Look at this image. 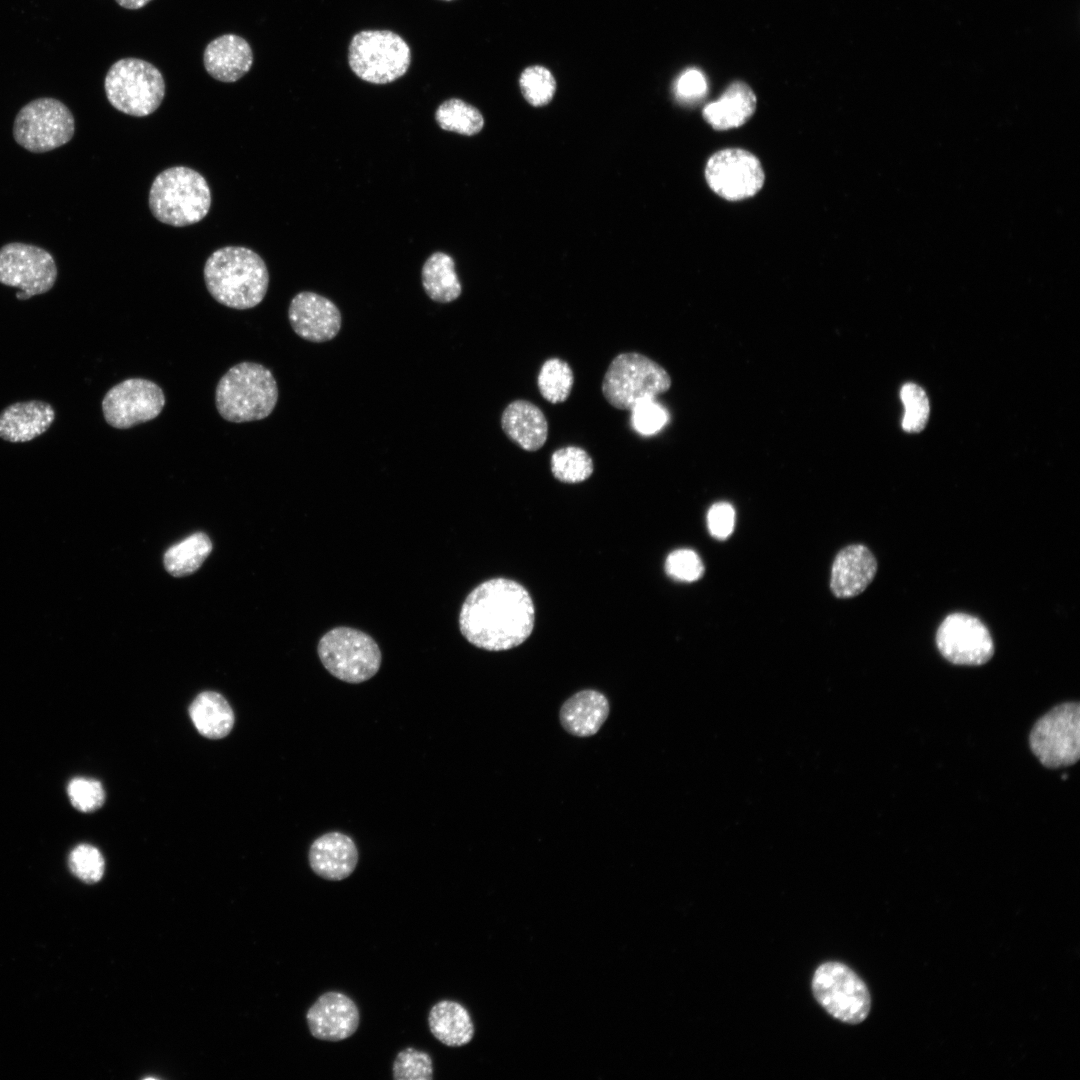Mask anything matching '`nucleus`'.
<instances>
[{
  "label": "nucleus",
  "instance_id": "obj_26",
  "mask_svg": "<svg viewBox=\"0 0 1080 1080\" xmlns=\"http://www.w3.org/2000/svg\"><path fill=\"white\" fill-rule=\"evenodd\" d=\"M189 715L197 731L209 739L225 737L234 725V713L230 704L214 691L197 695L190 704Z\"/></svg>",
  "mask_w": 1080,
  "mask_h": 1080
},
{
  "label": "nucleus",
  "instance_id": "obj_36",
  "mask_svg": "<svg viewBox=\"0 0 1080 1080\" xmlns=\"http://www.w3.org/2000/svg\"><path fill=\"white\" fill-rule=\"evenodd\" d=\"M630 412L631 426L642 436L656 434L669 420L667 410L656 399L640 401L631 408Z\"/></svg>",
  "mask_w": 1080,
  "mask_h": 1080
},
{
  "label": "nucleus",
  "instance_id": "obj_34",
  "mask_svg": "<svg viewBox=\"0 0 1080 1080\" xmlns=\"http://www.w3.org/2000/svg\"><path fill=\"white\" fill-rule=\"evenodd\" d=\"M69 869L74 876L87 884L101 880L105 863L101 852L90 844H80L70 853Z\"/></svg>",
  "mask_w": 1080,
  "mask_h": 1080
},
{
  "label": "nucleus",
  "instance_id": "obj_27",
  "mask_svg": "<svg viewBox=\"0 0 1080 1080\" xmlns=\"http://www.w3.org/2000/svg\"><path fill=\"white\" fill-rule=\"evenodd\" d=\"M421 277L424 291L435 302H452L462 292L455 262L446 253L435 252L430 255L422 267Z\"/></svg>",
  "mask_w": 1080,
  "mask_h": 1080
},
{
  "label": "nucleus",
  "instance_id": "obj_22",
  "mask_svg": "<svg viewBox=\"0 0 1080 1080\" xmlns=\"http://www.w3.org/2000/svg\"><path fill=\"white\" fill-rule=\"evenodd\" d=\"M505 435L526 451L539 450L548 436V423L539 407L527 400L509 403L501 416Z\"/></svg>",
  "mask_w": 1080,
  "mask_h": 1080
},
{
  "label": "nucleus",
  "instance_id": "obj_12",
  "mask_svg": "<svg viewBox=\"0 0 1080 1080\" xmlns=\"http://www.w3.org/2000/svg\"><path fill=\"white\" fill-rule=\"evenodd\" d=\"M56 278V263L45 249L20 242L0 248V283L18 288L17 299L27 300L48 292Z\"/></svg>",
  "mask_w": 1080,
  "mask_h": 1080
},
{
  "label": "nucleus",
  "instance_id": "obj_33",
  "mask_svg": "<svg viewBox=\"0 0 1080 1080\" xmlns=\"http://www.w3.org/2000/svg\"><path fill=\"white\" fill-rule=\"evenodd\" d=\"M900 398L905 407L902 427L907 432H920L929 418V401L925 391L914 383L904 384Z\"/></svg>",
  "mask_w": 1080,
  "mask_h": 1080
},
{
  "label": "nucleus",
  "instance_id": "obj_30",
  "mask_svg": "<svg viewBox=\"0 0 1080 1080\" xmlns=\"http://www.w3.org/2000/svg\"><path fill=\"white\" fill-rule=\"evenodd\" d=\"M574 384V374L567 362L559 358L546 360L540 368L537 385L542 397L552 404L564 402Z\"/></svg>",
  "mask_w": 1080,
  "mask_h": 1080
},
{
  "label": "nucleus",
  "instance_id": "obj_1",
  "mask_svg": "<svg viewBox=\"0 0 1080 1080\" xmlns=\"http://www.w3.org/2000/svg\"><path fill=\"white\" fill-rule=\"evenodd\" d=\"M534 605L528 591L506 578L475 587L459 614L462 635L474 646L502 651L522 644L534 626Z\"/></svg>",
  "mask_w": 1080,
  "mask_h": 1080
},
{
  "label": "nucleus",
  "instance_id": "obj_7",
  "mask_svg": "<svg viewBox=\"0 0 1080 1080\" xmlns=\"http://www.w3.org/2000/svg\"><path fill=\"white\" fill-rule=\"evenodd\" d=\"M104 88L115 109L135 117L152 114L165 95L161 72L151 63L137 58H123L112 64Z\"/></svg>",
  "mask_w": 1080,
  "mask_h": 1080
},
{
  "label": "nucleus",
  "instance_id": "obj_14",
  "mask_svg": "<svg viewBox=\"0 0 1080 1080\" xmlns=\"http://www.w3.org/2000/svg\"><path fill=\"white\" fill-rule=\"evenodd\" d=\"M164 406L163 390L144 378H129L116 384L102 400L105 421L117 429L132 428L155 419Z\"/></svg>",
  "mask_w": 1080,
  "mask_h": 1080
},
{
  "label": "nucleus",
  "instance_id": "obj_21",
  "mask_svg": "<svg viewBox=\"0 0 1080 1080\" xmlns=\"http://www.w3.org/2000/svg\"><path fill=\"white\" fill-rule=\"evenodd\" d=\"M54 419L55 410L47 402L13 403L0 413V438L12 443L28 442L46 432Z\"/></svg>",
  "mask_w": 1080,
  "mask_h": 1080
},
{
  "label": "nucleus",
  "instance_id": "obj_15",
  "mask_svg": "<svg viewBox=\"0 0 1080 1080\" xmlns=\"http://www.w3.org/2000/svg\"><path fill=\"white\" fill-rule=\"evenodd\" d=\"M936 644L941 655L952 664L977 666L994 654V643L986 625L977 617L956 612L939 625Z\"/></svg>",
  "mask_w": 1080,
  "mask_h": 1080
},
{
  "label": "nucleus",
  "instance_id": "obj_13",
  "mask_svg": "<svg viewBox=\"0 0 1080 1080\" xmlns=\"http://www.w3.org/2000/svg\"><path fill=\"white\" fill-rule=\"evenodd\" d=\"M705 179L718 196L728 201H738L750 198L762 189L765 173L760 160L751 152L726 148L708 159Z\"/></svg>",
  "mask_w": 1080,
  "mask_h": 1080
},
{
  "label": "nucleus",
  "instance_id": "obj_41",
  "mask_svg": "<svg viewBox=\"0 0 1080 1080\" xmlns=\"http://www.w3.org/2000/svg\"><path fill=\"white\" fill-rule=\"evenodd\" d=\"M120 6L126 9H140L144 7L151 0H115Z\"/></svg>",
  "mask_w": 1080,
  "mask_h": 1080
},
{
  "label": "nucleus",
  "instance_id": "obj_39",
  "mask_svg": "<svg viewBox=\"0 0 1080 1080\" xmlns=\"http://www.w3.org/2000/svg\"><path fill=\"white\" fill-rule=\"evenodd\" d=\"M707 525L713 537L719 540L728 538L735 525V510L732 505L726 502L712 505L707 514Z\"/></svg>",
  "mask_w": 1080,
  "mask_h": 1080
},
{
  "label": "nucleus",
  "instance_id": "obj_37",
  "mask_svg": "<svg viewBox=\"0 0 1080 1080\" xmlns=\"http://www.w3.org/2000/svg\"><path fill=\"white\" fill-rule=\"evenodd\" d=\"M67 794L73 807L85 813L99 809L105 801L101 783L90 778L72 779L68 784Z\"/></svg>",
  "mask_w": 1080,
  "mask_h": 1080
},
{
  "label": "nucleus",
  "instance_id": "obj_17",
  "mask_svg": "<svg viewBox=\"0 0 1080 1080\" xmlns=\"http://www.w3.org/2000/svg\"><path fill=\"white\" fill-rule=\"evenodd\" d=\"M306 1020L313 1037L337 1042L356 1032L360 1014L350 997L341 992L329 991L322 994L309 1008Z\"/></svg>",
  "mask_w": 1080,
  "mask_h": 1080
},
{
  "label": "nucleus",
  "instance_id": "obj_32",
  "mask_svg": "<svg viewBox=\"0 0 1080 1080\" xmlns=\"http://www.w3.org/2000/svg\"><path fill=\"white\" fill-rule=\"evenodd\" d=\"M521 92L532 106L547 105L556 91V81L546 67L533 65L525 68L519 78Z\"/></svg>",
  "mask_w": 1080,
  "mask_h": 1080
},
{
  "label": "nucleus",
  "instance_id": "obj_19",
  "mask_svg": "<svg viewBox=\"0 0 1080 1080\" xmlns=\"http://www.w3.org/2000/svg\"><path fill=\"white\" fill-rule=\"evenodd\" d=\"M358 849L351 837L333 831L316 838L308 852L309 865L319 877L340 881L349 877L358 864Z\"/></svg>",
  "mask_w": 1080,
  "mask_h": 1080
},
{
  "label": "nucleus",
  "instance_id": "obj_5",
  "mask_svg": "<svg viewBox=\"0 0 1080 1080\" xmlns=\"http://www.w3.org/2000/svg\"><path fill=\"white\" fill-rule=\"evenodd\" d=\"M671 386L668 372L645 355L627 352L617 355L602 381L607 402L620 410H631L640 401L656 399Z\"/></svg>",
  "mask_w": 1080,
  "mask_h": 1080
},
{
  "label": "nucleus",
  "instance_id": "obj_8",
  "mask_svg": "<svg viewBox=\"0 0 1080 1080\" xmlns=\"http://www.w3.org/2000/svg\"><path fill=\"white\" fill-rule=\"evenodd\" d=\"M318 656L325 669L337 679L358 684L380 669L382 654L367 633L351 627H335L319 640Z\"/></svg>",
  "mask_w": 1080,
  "mask_h": 1080
},
{
  "label": "nucleus",
  "instance_id": "obj_20",
  "mask_svg": "<svg viewBox=\"0 0 1080 1080\" xmlns=\"http://www.w3.org/2000/svg\"><path fill=\"white\" fill-rule=\"evenodd\" d=\"M203 62L206 71L221 82H235L251 68L253 53L248 42L234 34L212 40L205 48Z\"/></svg>",
  "mask_w": 1080,
  "mask_h": 1080
},
{
  "label": "nucleus",
  "instance_id": "obj_3",
  "mask_svg": "<svg viewBox=\"0 0 1080 1080\" xmlns=\"http://www.w3.org/2000/svg\"><path fill=\"white\" fill-rule=\"evenodd\" d=\"M278 394L272 372L259 363L245 361L232 366L220 378L215 404L220 416L229 422L258 421L272 413Z\"/></svg>",
  "mask_w": 1080,
  "mask_h": 1080
},
{
  "label": "nucleus",
  "instance_id": "obj_2",
  "mask_svg": "<svg viewBox=\"0 0 1080 1080\" xmlns=\"http://www.w3.org/2000/svg\"><path fill=\"white\" fill-rule=\"evenodd\" d=\"M203 274L211 296L233 309L257 306L268 290L267 266L247 247L226 246L214 251L206 260Z\"/></svg>",
  "mask_w": 1080,
  "mask_h": 1080
},
{
  "label": "nucleus",
  "instance_id": "obj_18",
  "mask_svg": "<svg viewBox=\"0 0 1080 1080\" xmlns=\"http://www.w3.org/2000/svg\"><path fill=\"white\" fill-rule=\"evenodd\" d=\"M876 572V558L866 546H846L838 552L832 565L831 592L841 599L855 597L868 587Z\"/></svg>",
  "mask_w": 1080,
  "mask_h": 1080
},
{
  "label": "nucleus",
  "instance_id": "obj_38",
  "mask_svg": "<svg viewBox=\"0 0 1080 1080\" xmlns=\"http://www.w3.org/2000/svg\"><path fill=\"white\" fill-rule=\"evenodd\" d=\"M704 570L700 557L690 549L675 550L667 556L665 561L666 574L677 581H696L702 577Z\"/></svg>",
  "mask_w": 1080,
  "mask_h": 1080
},
{
  "label": "nucleus",
  "instance_id": "obj_28",
  "mask_svg": "<svg viewBox=\"0 0 1080 1080\" xmlns=\"http://www.w3.org/2000/svg\"><path fill=\"white\" fill-rule=\"evenodd\" d=\"M211 550L210 538L202 532L194 533L166 551L164 566L173 576L189 575L202 565Z\"/></svg>",
  "mask_w": 1080,
  "mask_h": 1080
},
{
  "label": "nucleus",
  "instance_id": "obj_24",
  "mask_svg": "<svg viewBox=\"0 0 1080 1080\" xmlns=\"http://www.w3.org/2000/svg\"><path fill=\"white\" fill-rule=\"evenodd\" d=\"M756 106L757 98L752 88L735 80L717 101L703 109L702 115L713 129L723 131L744 125L753 116Z\"/></svg>",
  "mask_w": 1080,
  "mask_h": 1080
},
{
  "label": "nucleus",
  "instance_id": "obj_11",
  "mask_svg": "<svg viewBox=\"0 0 1080 1080\" xmlns=\"http://www.w3.org/2000/svg\"><path fill=\"white\" fill-rule=\"evenodd\" d=\"M1030 748L1048 768L1072 765L1080 755V706L1077 702L1060 704L1042 716L1033 726Z\"/></svg>",
  "mask_w": 1080,
  "mask_h": 1080
},
{
  "label": "nucleus",
  "instance_id": "obj_29",
  "mask_svg": "<svg viewBox=\"0 0 1080 1080\" xmlns=\"http://www.w3.org/2000/svg\"><path fill=\"white\" fill-rule=\"evenodd\" d=\"M435 120L441 129L466 136L479 133L484 126L481 112L459 98L443 101L435 111Z\"/></svg>",
  "mask_w": 1080,
  "mask_h": 1080
},
{
  "label": "nucleus",
  "instance_id": "obj_16",
  "mask_svg": "<svg viewBox=\"0 0 1080 1080\" xmlns=\"http://www.w3.org/2000/svg\"><path fill=\"white\" fill-rule=\"evenodd\" d=\"M288 318L298 336L314 343L332 340L342 323L338 307L328 298L311 291H302L292 298Z\"/></svg>",
  "mask_w": 1080,
  "mask_h": 1080
},
{
  "label": "nucleus",
  "instance_id": "obj_31",
  "mask_svg": "<svg viewBox=\"0 0 1080 1080\" xmlns=\"http://www.w3.org/2000/svg\"><path fill=\"white\" fill-rule=\"evenodd\" d=\"M551 471L553 476L561 482L580 483L592 475L593 460L581 447H563L552 454Z\"/></svg>",
  "mask_w": 1080,
  "mask_h": 1080
},
{
  "label": "nucleus",
  "instance_id": "obj_35",
  "mask_svg": "<svg viewBox=\"0 0 1080 1080\" xmlns=\"http://www.w3.org/2000/svg\"><path fill=\"white\" fill-rule=\"evenodd\" d=\"M392 1072L395 1080H432V1059L428 1053L408 1047L397 1054Z\"/></svg>",
  "mask_w": 1080,
  "mask_h": 1080
},
{
  "label": "nucleus",
  "instance_id": "obj_40",
  "mask_svg": "<svg viewBox=\"0 0 1080 1080\" xmlns=\"http://www.w3.org/2000/svg\"><path fill=\"white\" fill-rule=\"evenodd\" d=\"M675 90L679 98L686 101L695 100L705 95L707 82L700 71L689 69L679 77Z\"/></svg>",
  "mask_w": 1080,
  "mask_h": 1080
},
{
  "label": "nucleus",
  "instance_id": "obj_6",
  "mask_svg": "<svg viewBox=\"0 0 1080 1080\" xmlns=\"http://www.w3.org/2000/svg\"><path fill=\"white\" fill-rule=\"evenodd\" d=\"M411 63V49L390 30H362L351 39L348 64L361 80L382 85L405 75Z\"/></svg>",
  "mask_w": 1080,
  "mask_h": 1080
},
{
  "label": "nucleus",
  "instance_id": "obj_10",
  "mask_svg": "<svg viewBox=\"0 0 1080 1080\" xmlns=\"http://www.w3.org/2000/svg\"><path fill=\"white\" fill-rule=\"evenodd\" d=\"M75 132L74 117L61 101L42 97L23 106L15 117V141L33 153H44L68 143Z\"/></svg>",
  "mask_w": 1080,
  "mask_h": 1080
},
{
  "label": "nucleus",
  "instance_id": "obj_9",
  "mask_svg": "<svg viewBox=\"0 0 1080 1080\" xmlns=\"http://www.w3.org/2000/svg\"><path fill=\"white\" fill-rule=\"evenodd\" d=\"M811 989L818 1004L841 1022L859 1024L870 1012L871 996L866 984L843 963L829 961L818 966Z\"/></svg>",
  "mask_w": 1080,
  "mask_h": 1080
},
{
  "label": "nucleus",
  "instance_id": "obj_25",
  "mask_svg": "<svg viewBox=\"0 0 1080 1080\" xmlns=\"http://www.w3.org/2000/svg\"><path fill=\"white\" fill-rule=\"evenodd\" d=\"M432 1035L446 1046L460 1047L474 1036V1026L467 1009L456 1001L442 1000L436 1003L428 1015Z\"/></svg>",
  "mask_w": 1080,
  "mask_h": 1080
},
{
  "label": "nucleus",
  "instance_id": "obj_42",
  "mask_svg": "<svg viewBox=\"0 0 1080 1080\" xmlns=\"http://www.w3.org/2000/svg\"><path fill=\"white\" fill-rule=\"evenodd\" d=\"M441 1H453V0H441Z\"/></svg>",
  "mask_w": 1080,
  "mask_h": 1080
},
{
  "label": "nucleus",
  "instance_id": "obj_23",
  "mask_svg": "<svg viewBox=\"0 0 1080 1080\" xmlns=\"http://www.w3.org/2000/svg\"><path fill=\"white\" fill-rule=\"evenodd\" d=\"M609 715V702L597 690H581L568 698L560 708L563 728L578 737L596 734Z\"/></svg>",
  "mask_w": 1080,
  "mask_h": 1080
},
{
  "label": "nucleus",
  "instance_id": "obj_4",
  "mask_svg": "<svg viewBox=\"0 0 1080 1080\" xmlns=\"http://www.w3.org/2000/svg\"><path fill=\"white\" fill-rule=\"evenodd\" d=\"M209 185L196 170L175 166L163 170L152 182L149 208L164 224L183 227L200 222L209 212Z\"/></svg>",
  "mask_w": 1080,
  "mask_h": 1080
}]
</instances>
